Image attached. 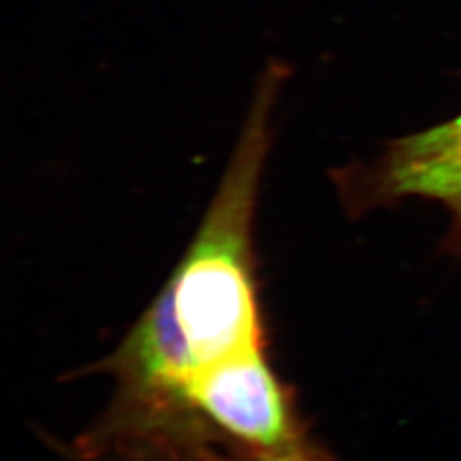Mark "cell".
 Wrapping results in <instances>:
<instances>
[{
    "instance_id": "1",
    "label": "cell",
    "mask_w": 461,
    "mask_h": 461,
    "mask_svg": "<svg viewBox=\"0 0 461 461\" xmlns=\"http://www.w3.org/2000/svg\"><path fill=\"white\" fill-rule=\"evenodd\" d=\"M285 76L279 62H270L262 72L214 198L161 289L195 373L238 352L265 347L253 221L272 144V112Z\"/></svg>"
},
{
    "instance_id": "2",
    "label": "cell",
    "mask_w": 461,
    "mask_h": 461,
    "mask_svg": "<svg viewBox=\"0 0 461 461\" xmlns=\"http://www.w3.org/2000/svg\"><path fill=\"white\" fill-rule=\"evenodd\" d=\"M176 409L248 451L314 455L285 384L267 361L265 347L202 367L183 384Z\"/></svg>"
},
{
    "instance_id": "3",
    "label": "cell",
    "mask_w": 461,
    "mask_h": 461,
    "mask_svg": "<svg viewBox=\"0 0 461 461\" xmlns=\"http://www.w3.org/2000/svg\"><path fill=\"white\" fill-rule=\"evenodd\" d=\"M333 182L352 217L426 198L451 212L447 238L461 234V115L396 139L371 163L347 166Z\"/></svg>"
},
{
    "instance_id": "4",
    "label": "cell",
    "mask_w": 461,
    "mask_h": 461,
    "mask_svg": "<svg viewBox=\"0 0 461 461\" xmlns=\"http://www.w3.org/2000/svg\"><path fill=\"white\" fill-rule=\"evenodd\" d=\"M217 438L185 411L113 413L83 446L89 461H321L314 455H260Z\"/></svg>"
},
{
    "instance_id": "5",
    "label": "cell",
    "mask_w": 461,
    "mask_h": 461,
    "mask_svg": "<svg viewBox=\"0 0 461 461\" xmlns=\"http://www.w3.org/2000/svg\"><path fill=\"white\" fill-rule=\"evenodd\" d=\"M441 249L449 253V255H461V234L458 236H451V238H445Z\"/></svg>"
}]
</instances>
